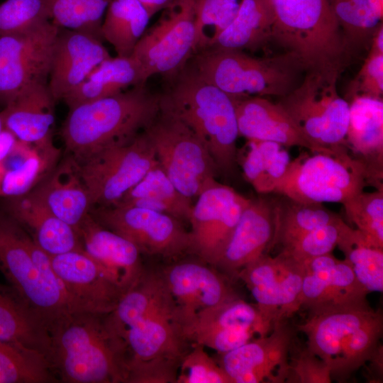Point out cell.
I'll return each instance as SVG.
<instances>
[{
  "label": "cell",
  "mask_w": 383,
  "mask_h": 383,
  "mask_svg": "<svg viewBox=\"0 0 383 383\" xmlns=\"http://www.w3.org/2000/svg\"><path fill=\"white\" fill-rule=\"evenodd\" d=\"M105 315L67 312L49 328L48 362L57 379L68 383L125 381L126 352Z\"/></svg>",
  "instance_id": "6da1fadb"
},
{
  "label": "cell",
  "mask_w": 383,
  "mask_h": 383,
  "mask_svg": "<svg viewBox=\"0 0 383 383\" xmlns=\"http://www.w3.org/2000/svg\"><path fill=\"white\" fill-rule=\"evenodd\" d=\"M161 96L145 84L69 109L61 137L67 155L81 162L141 133L158 113Z\"/></svg>",
  "instance_id": "7a4b0ae2"
},
{
  "label": "cell",
  "mask_w": 383,
  "mask_h": 383,
  "mask_svg": "<svg viewBox=\"0 0 383 383\" xmlns=\"http://www.w3.org/2000/svg\"><path fill=\"white\" fill-rule=\"evenodd\" d=\"M306 348L330 368L331 378L345 380L382 346L383 316L365 301L309 310L297 326Z\"/></svg>",
  "instance_id": "3957f363"
},
{
  "label": "cell",
  "mask_w": 383,
  "mask_h": 383,
  "mask_svg": "<svg viewBox=\"0 0 383 383\" xmlns=\"http://www.w3.org/2000/svg\"><path fill=\"white\" fill-rule=\"evenodd\" d=\"M161 104L184 123L204 144L218 172L233 173L239 136L233 98L204 81L193 68H182Z\"/></svg>",
  "instance_id": "277c9868"
},
{
  "label": "cell",
  "mask_w": 383,
  "mask_h": 383,
  "mask_svg": "<svg viewBox=\"0 0 383 383\" xmlns=\"http://www.w3.org/2000/svg\"><path fill=\"white\" fill-rule=\"evenodd\" d=\"M271 39L303 70L341 73L352 50L328 0H272Z\"/></svg>",
  "instance_id": "5b68a950"
},
{
  "label": "cell",
  "mask_w": 383,
  "mask_h": 383,
  "mask_svg": "<svg viewBox=\"0 0 383 383\" xmlns=\"http://www.w3.org/2000/svg\"><path fill=\"white\" fill-rule=\"evenodd\" d=\"M0 272L48 328L70 312L50 256L9 213L0 209Z\"/></svg>",
  "instance_id": "8992f818"
},
{
  "label": "cell",
  "mask_w": 383,
  "mask_h": 383,
  "mask_svg": "<svg viewBox=\"0 0 383 383\" xmlns=\"http://www.w3.org/2000/svg\"><path fill=\"white\" fill-rule=\"evenodd\" d=\"M192 68L204 81L235 98L282 97L297 86L304 71L287 52L260 58L216 48L197 52Z\"/></svg>",
  "instance_id": "52a82bcc"
},
{
  "label": "cell",
  "mask_w": 383,
  "mask_h": 383,
  "mask_svg": "<svg viewBox=\"0 0 383 383\" xmlns=\"http://www.w3.org/2000/svg\"><path fill=\"white\" fill-rule=\"evenodd\" d=\"M312 153L290 161L273 193L303 203L342 204L369 183L365 166L348 150Z\"/></svg>",
  "instance_id": "ba28073f"
},
{
  "label": "cell",
  "mask_w": 383,
  "mask_h": 383,
  "mask_svg": "<svg viewBox=\"0 0 383 383\" xmlns=\"http://www.w3.org/2000/svg\"><path fill=\"white\" fill-rule=\"evenodd\" d=\"M158 163L177 189L193 199L214 184L218 172L208 150L194 132L162 106L143 130Z\"/></svg>",
  "instance_id": "9c48e42d"
},
{
  "label": "cell",
  "mask_w": 383,
  "mask_h": 383,
  "mask_svg": "<svg viewBox=\"0 0 383 383\" xmlns=\"http://www.w3.org/2000/svg\"><path fill=\"white\" fill-rule=\"evenodd\" d=\"M340 74L306 72L301 82L277 102L309 139L332 149L348 148L349 103L338 91Z\"/></svg>",
  "instance_id": "30bf717a"
},
{
  "label": "cell",
  "mask_w": 383,
  "mask_h": 383,
  "mask_svg": "<svg viewBox=\"0 0 383 383\" xmlns=\"http://www.w3.org/2000/svg\"><path fill=\"white\" fill-rule=\"evenodd\" d=\"M94 207L116 204L157 163L144 131L78 162Z\"/></svg>",
  "instance_id": "8fae6325"
},
{
  "label": "cell",
  "mask_w": 383,
  "mask_h": 383,
  "mask_svg": "<svg viewBox=\"0 0 383 383\" xmlns=\"http://www.w3.org/2000/svg\"><path fill=\"white\" fill-rule=\"evenodd\" d=\"M101 226L131 241L141 253L176 257L190 251L191 239L182 221L167 213L131 205L94 207Z\"/></svg>",
  "instance_id": "7c38bea8"
},
{
  "label": "cell",
  "mask_w": 383,
  "mask_h": 383,
  "mask_svg": "<svg viewBox=\"0 0 383 383\" xmlns=\"http://www.w3.org/2000/svg\"><path fill=\"white\" fill-rule=\"evenodd\" d=\"M195 0H174L171 10L146 30L132 55L144 82L155 75H174L194 52Z\"/></svg>",
  "instance_id": "4fadbf2b"
},
{
  "label": "cell",
  "mask_w": 383,
  "mask_h": 383,
  "mask_svg": "<svg viewBox=\"0 0 383 383\" xmlns=\"http://www.w3.org/2000/svg\"><path fill=\"white\" fill-rule=\"evenodd\" d=\"M50 20L23 33L0 35V106L29 86L48 83L60 30Z\"/></svg>",
  "instance_id": "5bb4252c"
},
{
  "label": "cell",
  "mask_w": 383,
  "mask_h": 383,
  "mask_svg": "<svg viewBox=\"0 0 383 383\" xmlns=\"http://www.w3.org/2000/svg\"><path fill=\"white\" fill-rule=\"evenodd\" d=\"M304 262L281 250L265 253L237 274L251 292L261 314L273 325L284 321L301 307Z\"/></svg>",
  "instance_id": "9a60e30c"
},
{
  "label": "cell",
  "mask_w": 383,
  "mask_h": 383,
  "mask_svg": "<svg viewBox=\"0 0 383 383\" xmlns=\"http://www.w3.org/2000/svg\"><path fill=\"white\" fill-rule=\"evenodd\" d=\"M273 326L255 305L240 297L201 311L178 323L180 334L186 342L210 348L218 353L265 336Z\"/></svg>",
  "instance_id": "2e32d148"
},
{
  "label": "cell",
  "mask_w": 383,
  "mask_h": 383,
  "mask_svg": "<svg viewBox=\"0 0 383 383\" xmlns=\"http://www.w3.org/2000/svg\"><path fill=\"white\" fill-rule=\"evenodd\" d=\"M50 262L70 312L108 314L126 293L106 270L82 249L50 256Z\"/></svg>",
  "instance_id": "e0dca14e"
},
{
  "label": "cell",
  "mask_w": 383,
  "mask_h": 383,
  "mask_svg": "<svg viewBox=\"0 0 383 383\" xmlns=\"http://www.w3.org/2000/svg\"><path fill=\"white\" fill-rule=\"evenodd\" d=\"M250 199L217 181L198 196L189 223L190 251L214 266Z\"/></svg>",
  "instance_id": "ac0fdd59"
},
{
  "label": "cell",
  "mask_w": 383,
  "mask_h": 383,
  "mask_svg": "<svg viewBox=\"0 0 383 383\" xmlns=\"http://www.w3.org/2000/svg\"><path fill=\"white\" fill-rule=\"evenodd\" d=\"M292 340V328L281 321L267 335L219 353L217 362L232 383L284 382L290 373Z\"/></svg>",
  "instance_id": "d6986e66"
},
{
  "label": "cell",
  "mask_w": 383,
  "mask_h": 383,
  "mask_svg": "<svg viewBox=\"0 0 383 383\" xmlns=\"http://www.w3.org/2000/svg\"><path fill=\"white\" fill-rule=\"evenodd\" d=\"M206 262L182 261L160 273L176 307L177 323L239 297L225 274Z\"/></svg>",
  "instance_id": "ffe728a7"
},
{
  "label": "cell",
  "mask_w": 383,
  "mask_h": 383,
  "mask_svg": "<svg viewBox=\"0 0 383 383\" xmlns=\"http://www.w3.org/2000/svg\"><path fill=\"white\" fill-rule=\"evenodd\" d=\"M176 307L168 292L120 336L128 360L182 359L186 341L176 321Z\"/></svg>",
  "instance_id": "44dd1931"
},
{
  "label": "cell",
  "mask_w": 383,
  "mask_h": 383,
  "mask_svg": "<svg viewBox=\"0 0 383 383\" xmlns=\"http://www.w3.org/2000/svg\"><path fill=\"white\" fill-rule=\"evenodd\" d=\"M110 57L99 37L83 30L60 28L48 81L56 102L62 101L94 69Z\"/></svg>",
  "instance_id": "7402d4cb"
},
{
  "label": "cell",
  "mask_w": 383,
  "mask_h": 383,
  "mask_svg": "<svg viewBox=\"0 0 383 383\" xmlns=\"http://www.w3.org/2000/svg\"><path fill=\"white\" fill-rule=\"evenodd\" d=\"M233 98L239 135L248 140L272 141L284 147L303 148L312 152L335 154L348 150L315 143L277 102L261 96Z\"/></svg>",
  "instance_id": "603a6c76"
},
{
  "label": "cell",
  "mask_w": 383,
  "mask_h": 383,
  "mask_svg": "<svg viewBox=\"0 0 383 383\" xmlns=\"http://www.w3.org/2000/svg\"><path fill=\"white\" fill-rule=\"evenodd\" d=\"M301 304L309 310L367 301L350 265L332 252L304 261Z\"/></svg>",
  "instance_id": "cb8c5ba5"
},
{
  "label": "cell",
  "mask_w": 383,
  "mask_h": 383,
  "mask_svg": "<svg viewBox=\"0 0 383 383\" xmlns=\"http://www.w3.org/2000/svg\"><path fill=\"white\" fill-rule=\"evenodd\" d=\"M274 231V199H250L214 267L236 277L269 250Z\"/></svg>",
  "instance_id": "d4e9b609"
},
{
  "label": "cell",
  "mask_w": 383,
  "mask_h": 383,
  "mask_svg": "<svg viewBox=\"0 0 383 383\" xmlns=\"http://www.w3.org/2000/svg\"><path fill=\"white\" fill-rule=\"evenodd\" d=\"M82 250L97 261L126 292L144 270L140 252L129 240L105 228L90 214L77 229Z\"/></svg>",
  "instance_id": "484cf974"
},
{
  "label": "cell",
  "mask_w": 383,
  "mask_h": 383,
  "mask_svg": "<svg viewBox=\"0 0 383 383\" xmlns=\"http://www.w3.org/2000/svg\"><path fill=\"white\" fill-rule=\"evenodd\" d=\"M346 100L349 103L348 147L365 166L369 183L382 189V98L356 95Z\"/></svg>",
  "instance_id": "4316f807"
},
{
  "label": "cell",
  "mask_w": 383,
  "mask_h": 383,
  "mask_svg": "<svg viewBox=\"0 0 383 383\" xmlns=\"http://www.w3.org/2000/svg\"><path fill=\"white\" fill-rule=\"evenodd\" d=\"M29 193L77 232L93 207L79 163L69 155Z\"/></svg>",
  "instance_id": "83f0119b"
},
{
  "label": "cell",
  "mask_w": 383,
  "mask_h": 383,
  "mask_svg": "<svg viewBox=\"0 0 383 383\" xmlns=\"http://www.w3.org/2000/svg\"><path fill=\"white\" fill-rule=\"evenodd\" d=\"M0 209L13 217L50 256L82 249L75 229L30 193L0 198Z\"/></svg>",
  "instance_id": "f1b7e54d"
},
{
  "label": "cell",
  "mask_w": 383,
  "mask_h": 383,
  "mask_svg": "<svg viewBox=\"0 0 383 383\" xmlns=\"http://www.w3.org/2000/svg\"><path fill=\"white\" fill-rule=\"evenodd\" d=\"M55 102L48 83L29 86L0 111L4 127L23 142L43 144L52 141Z\"/></svg>",
  "instance_id": "f546056e"
},
{
  "label": "cell",
  "mask_w": 383,
  "mask_h": 383,
  "mask_svg": "<svg viewBox=\"0 0 383 383\" xmlns=\"http://www.w3.org/2000/svg\"><path fill=\"white\" fill-rule=\"evenodd\" d=\"M60 155L53 140L33 144L18 140L0 162V198L30 192L55 167Z\"/></svg>",
  "instance_id": "4dcf8cb0"
},
{
  "label": "cell",
  "mask_w": 383,
  "mask_h": 383,
  "mask_svg": "<svg viewBox=\"0 0 383 383\" xmlns=\"http://www.w3.org/2000/svg\"><path fill=\"white\" fill-rule=\"evenodd\" d=\"M0 341L39 353L48 362L50 340L47 326L16 289L1 283Z\"/></svg>",
  "instance_id": "1f68e13d"
},
{
  "label": "cell",
  "mask_w": 383,
  "mask_h": 383,
  "mask_svg": "<svg viewBox=\"0 0 383 383\" xmlns=\"http://www.w3.org/2000/svg\"><path fill=\"white\" fill-rule=\"evenodd\" d=\"M145 84L136 60L129 57H110L101 62L62 101L69 109L111 96L138 84Z\"/></svg>",
  "instance_id": "d6a6232c"
},
{
  "label": "cell",
  "mask_w": 383,
  "mask_h": 383,
  "mask_svg": "<svg viewBox=\"0 0 383 383\" xmlns=\"http://www.w3.org/2000/svg\"><path fill=\"white\" fill-rule=\"evenodd\" d=\"M117 204L148 209L187 221L193 208L192 199L177 189L158 162Z\"/></svg>",
  "instance_id": "836d02e7"
},
{
  "label": "cell",
  "mask_w": 383,
  "mask_h": 383,
  "mask_svg": "<svg viewBox=\"0 0 383 383\" xmlns=\"http://www.w3.org/2000/svg\"><path fill=\"white\" fill-rule=\"evenodd\" d=\"M274 199V235L268 250L284 248L306 233L340 217L323 204L299 202L284 196Z\"/></svg>",
  "instance_id": "e575fe53"
},
{
  "label": "cell",
  "mask_w": 383,
  "mask_h": 383,
  "mask_svg": "<svg viewBox=\"0 0 383 383\" xmlns=\"http://www.w3.org/2000/svg\"><path fill=\"white\" fill-rule=\"evenodd\" d=\"M274 20L272 0H243L212 48L243 50L257 46L271 38Z\"/></svg>",
  "instance_id": "d590c367"
},
{
  "label": "cell",
  "mask_w": 383,
  "mask_h": 383,
  "mask_svg": "<svg viewBox=\"0 0 383 383\" xmlns=\"http://www.w3.org/2000/svg\"><path fill=\"white\" fill-rule=\"evenodd\" d=\"M150 18L139 0H111L101 26V37L113 46L117 56L129 57Z\"/></svg>",
  "instance_id": "8d00e7d4"
},
{
  "label": "cell",
  "mask_w": 383,
  "mask_h": 383,
  "mask_svg": "<svg viewBox=\"0 0 383 383\" xmlns=\"http://www.w3.org/2000/svg\"><path fill=\"white\" fill-rule=\"evenodd\" d=\"M291 160L279 143L248 140L240 162L245 179L257 193L267 194L274 192Z\"/></svg>",
  "instance_id": "74e56055"
},
{
  "label": "cell",
  "mask_w": 383,
  "mask_h": 383,
  "mask_svg": "<svg viewBox=\"0 0 383 383\" xmlns=\"http://www.w3.org/2000/svg\"><path fill=\"white\" fill-rule=\"evenodd\" d=\"M337 247L350 265L360 284L370 292L383 291V248L372 245L357 229L345 222Z\"/></svg>",
  "instance_id": "f35d334b"
},
{
  "label": "cell",
  "mask_w": 383,
  "mask_h": 383,
  "mask_svg": "<svg viewBox=\"0 0 383 383\" xmlns=\"http://www.w3.org/2000/svg\"><path fill=\"white\" fill-rule=\"evenodd\" d=\"M351 49L371 42L382 23L383 0H328Z\"/></svg>",
  "instance_id": "ab89813d"
},
{
  "label": "cell",
  "mask_w": 383,
  "mask_h": 383,
  "mask_svg": "<svg viewBox=\"0 0 383 383\" xmlns=\"http://www.w3.org/2000/svg\"><path fill=\"white\" fill-rule=\"evenodd\" d=\"M55 380L43 355L0 341V383H45Z\"/></svg>",
  "instance_id": "60d3db41"
},
{
  "label": "cell",
  "mask_w": 383,
  "mask_h": 383,
  "mask_svg": "<svg viewBox=\"0 0 383 383\" xmlns=\"http://www.w3.org/2000/svg\"><path fill=\"white\" fill-rule=\"evenodd\" d=\"M111 0H43L51 21L60 28L83 30L100 38Z\"/></svg>",
  "instance_id": "b9f144b4"
},
{
  "label": "cell",
  "mask_w": 383,
  "mask_h": 383,
  "mask_svg": "<svg viewBox=\"0 0 383 383\" xmlns=\"http://www.w3.org/2000/svg\"><path fill=\"white\" fill-rule=\"evenodd\" d=\"M243 0H195L194 52L211 48L232 23Z\"/></svg>",
  "instance_id": "7bdbcfd3"
},
{
  "label": "cell",
  "mask_w": 383,
  "mask_h": 383,
  "mask_svg": "<svg viewBox=\"0 0 383 383\" xmlns=\"http://www.w3.org/2000/svg\"><path fill=\"white\" fill-rule=\"evenodd\" d=\"M348 220L373 245L383 248V189L364 191L342 203Z\"/></svg>",
  "instance_id": "ee69618b"
},
{
  "label": "cell",
  "mask_w": 383,
  "mask_h": 383,
  "mask_svg": "<svg viewBox=\"0 0 383 383\" xmlns=\"http://www.w3.org/2000/svg\"><path fill=\"white\" fill-rule=\"evenodd\" d=\"M48 20L43 0H6L0 4V35L23 33Z\"/></svg>",
  "instance_id": "f6af8a7d"
},
{
  "label": "cell",
  "mask_w": 383,
  "mask_h": 383,
  "mask_svg": "<svg viewBox=\"0 0 383 383\" xmlns=\"http://www.w3.org/2000/svg\"><path fill=\"white\" fill-rule=\"evenodd\" d=\"M344 223L340 218L336 221L318 227L282 248L281 250L302 262L331 253L337 246Z\"/></svg>",
  "instance_id": "bcb514c9"
},
{
  "label": "cell",
  "mask_w": 383,
  "mask_h": 383,
  "mask_svg": "<svg viewBox=\"0 0 383 383\" xmlns=\"http://www.w3.org/2000/svg\"><path fill=\"white\" fill-rule=\"evenodd\" d=\"M204 348L196 344L184 355L176 383H232L228 375Z\"/></svg>",
  "instance_id": "7dc6e473"
},
{
  "label": "cell",
  "mask_w": 383,
  "mask_h": 383,
  "mask_svg": "<svg viewBox=\"0 0 383 383\" xmlns=\"http://www.w3.org/2000/svg\"><path fill=\"white\" fill-rule=\"evenodd\" d=\"M182 359L157 358L126 362L125 381L128 383H176Z\"/></svg>",
  "instance_id": "c3c4849f"
},
{
  "label": "cell",
  "mask_w": 383,
  "mask_h": 383,
  "mask_svg": "<svg viewBox=\"0 0 383 383\" xmlns=\"http://www.w3.org/2000/svg\"><path fill=\"white\" fill-rule=\"evenodd\" d=\"M356 95L382 98L383 52L370 49L359 72L348 89L345 99Z\"/></svg>",
  "instance_id": "681fc988"
},
{
  "label": "cell",
  "mask_w": 383,
  "mask_h": 383,
  "mask_svg": "<svg viewBox=\"0 0 383 383\" xmlns=\"http://www.w3.org/2000/svg\"><path fill=\"white\" fill-rule=\"evenodd\" d=\"M290 375L301 383H329L332 380L329 367L307 348L290 363Z\"/></svg>",
  "instance_id": "f907efd6"
},
{
  "label": "cell",
  "mask_w": 383,
  "mask_h": 383,
  "mask_svg": "<svg viewBox=\"0 0 383 383\" xmlns=\"http://www.w3.org/2000/svg\"><path fill=\"white\" fill-rule=\"evenodd\" d=\"M151 18L162 9L167 8L174 0H139Z\"/></svg>",
  "instance_id": "816d5d0a"
},
{
  "label": "cell",
  "mask_w": 383,
  "mask_h": 383,
  "mask_svg": "<svg viewBox=\"0 0 383 383\" xmlns=\"http://www.w3.org/2000/svg\"><path fill=\"white\" fill-rule=\"evenodd\" d=\"M4 125H3L1 116H0V134L2 132V131L4 130Z\"/></svg>",
  "instance_id": "f5cc1de1"
}]
</instances>
